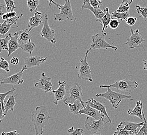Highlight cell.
<instances>
[{
    "label": "cell",
    "instance_id": "obj_4",
    "mask_svg": "<svg viewBox=\"0 0 147 135\" xmlns=\"http://www.w3.org/2000/svg\"><path fill=\"white\" fill-rule=\"evenodd\" d=\"M139 84L136 81H130L127 79L123 80L117 81L112 84L101 85L100 86V88H111L113 87L116 88L117 90H120L126 93V95L129 94L133 90L138 87Z\"/></svg>",
    "mask_w": 147,
    "mask_h": 135
},
{
    "label": "cell",
    "instance_id": "obj_40",
    "mask_svg": "<svg viewBox=\"0 0 147 135\" xmlns=\"http://www.w3.org/2000/svg\"><path fill=\"white\" fill-rule=\"evenodd\" d=\"M117 135H133V133L131 132L130 131L127 130H124L122 128H116V131L115 132Z\"/></svg>",
    "mask_w": 147,
    "mask_h": 135
},
{
    "label": "cell",
    "instance_id": "obj_6",
    "mask_svg": "<svg viewBox=\"0 0 147 135\" xmlns=\"http://www.w3.org/2000/svg\"><path fill=\"white\" fill-rule=\"evenodd\" d=\"M90 51L87 50L85 53V57L84 58L80 60V66H79L78 78L82 80H84L89 82H92V75L90 65L87 61V57L88 53Z\"/></svg>",
    "mask_w": 147,
    "mask_h": 135
},
{
    "label": "cell",
    "instance_id": "obj_22",
    "mask_svg": "<svg viewBox=\"0 0 147 135\" xmlns=\"http://www.w3.org/2000/svg\"><path fill=\"white\" fill-rule=\"evenodd\" d=\"M16 95L14 93L11 94L9 97V98L7 101L4 104V117H5L9 110L11 111H14V108L16 104Z\"/></svg>",
    "mask_w": 147,
    "mask_h": 135
},
{
    "label": "cell",
    "instance_id": "obj_53",
    "mask_svg": "<svg viewBox=\"0 0 147 135\" xmlns=\"http://www.w3.org/2000/svg\"><path fill=\"white\" fill-rule=\"evenodd\" d=\"M43 135V134H41V135Z\"/></svg>",
    "mask_w": 147,
    "mask_h": 135
},
{
    "label": "cell",
    "instance_id": "obj_26",
    "mask_svg": "<svg viewBox=\"0 0 147 135\" xmlns=\"http://www.w3.org/2000/svg\"><path fill=\"white\" fill-rule=\"evenodd\" d=\"M67 105L69 107V110L71 113L78 116L79 115V112L80 110L84 108L82 104L79 100H76L74 102V104H68Z\"/></svg>",
    "mask_w": 147,
    "mask_h": 135
},
{
    "label": "cell",
    "instance_id": "obj_35",
    "mask_svg": "<svg viewBox=\"0 0 147 135\" xmlns=\"http://www.w3.org/2000/svg\"><path fill=\"white\" fill-rule=\"evenodd\" d=\"M143 118L144 120V124L142 128L139 130L138 133L136 135H147V120L144 116V112L143 111Z\"/></svg>",
    "mask_w": 147,
    "mask_h": 135
},
{
    "label": "cell",
    "instance_id": "obj_14",
    "mask_svg": "<svg viewBox=\"0 0 147 135\" xmlns=\"http://www.w3.org/2000/svg\"><path fill=\"white\" fill-rule=\"evenodd\" d=\"M58 83L59 84V87L57 89V90H53L52 91V93H53L54 95L53 103L56 106L58 104L60 100H62L63 99L66 94V91L65 88V85L66 84V81H59Z\"/></svg>",
    "mask_w": 147,
    "mask_h": 135
},
{
    "label": "cell",
    "instance_id": "obj_16",
    "mask_svg": "<svg viewBox=\"0 0 147 135\" xmlns=\"http://www.w3.org/2000/svg\"><path fill=\"white\" fill-rule=\"evenodd\" d=\"M82 9H87L90 10L92 13H93V15L96 17V21L101 24L102 19L105 14V11H103L101 9H94L90 5L89 2V0H84V2L82 4Z\"/></svg>",
    "mask_w": 147,
    "mask_h": 135
},
{
    "label": "cell",
    "instance_id": "obj_45",
    "mask_svg": "<svg viewBox=\"0 0 147 135\" xmlns=\"http://www.w3.org/2000/svg\"><path fill=\"white\" fill-rule=\"evenodd\" d=\"M1 135H20L18 132L17 130H14L11 132H3L2 133Z\"/></svg>",
    "mask_w": 147,
    "mask_h": 135
},
{
    "label": "cell",
    "instance_id": "obj_5",
    "mask_svg": "<svg viewBox=\"0 0 147 135\" xmlns=\"http://www.w3.org/2000/svg\"><path fill=\"white\" fill-rule=\"evenodd\" d=\"M107 33H101L94 34L92 36V42L91 44L90 48L88 51H90L91 50L97 49H107L108 48H112L114 51L117 50V47L111 45L107 42L105 40V37Z\"/></svg>",
    "mask_w": 147,
    "mask_h": 135
},
{
    "label": "cell",
    "instance_id": "obj_18",
    "mask_svg": "<svg viewBox=\"0 0 147 135\" xmlns=\"http://www.w3.org/2000/svg\"><path fill=\"white\" fill-rule=\"evenodd\" d=\"M20 35V31L15 32L14 36L11 35V33L9 34L10 37V39L9 41V51L7 54V57L10 56L12 53L17 51L20 47V43L18 42V37Z\"/></svg>",
    "mask_w": 147,
    "mask_h": 135
},
{
    "label": "cell",
    "instance_id": "obj_33",
    "mask_svg": "<svg viewBox=\"0 0 147 135\" xmlns=\"http://www.w3.org/2000/svg\"><path fill=\"white\" fill-rule=\"evenodd\" d=\"M129 4L128 3H122L120 4L118 9L116 10L117 13H128L130 10Z\"/></svg>",
    "mask_w": 147,
    "mask_h": 135
},
{
    "label": "cell",
    "instance_id": "obj_19",
    "mask_svg": "<svg viewBox=\"0 0 147 135\" xmlns=\"http://www.w3.org/2000/svg\"><path fill=\"white\" fill-rule=\"evenodd\" d=\"M89 105L91 107L96 109V110L99 111L100 113L103 114L105 116H106L109 120V123H112V120L111 119L110 117L108 115L107 111L106 109V107L104 104H102V103H101L99 101H96V100H95L93 98L91 99H89L87 100Z\"/></svg>",
    "mask_w": 147,
    "mask_h": 135
},
{
    "label": "cell",
    "instance_id": "obj_51",
    "mask_svg": "<svg viewBox=\"0 0 147 135\" xmlns=\"http://www.w3.org/2000/svg\"><path fill=\"white\" fill-rule=\"evenodd\" d=\"M113 135H117V134H116V133H115V132H114V134H113Z\"/></svg>",
    "mask_w": 147,
    "mask_h": 135
},
{
    "label": "cell",
    "instance_id": "obj_52",
    "mask_svg": "<svg viewBox=\"0 0 147 135\" xmlns=\"http://www.w3.org/2000/svg\"><path fill=\"white\" fill-rule=\"evenodd\" d=\"M98 1H99V2H101V1H102V0H98Z\"/></svg>",
    "mask_w": 147,
    "mask_h": 135
},
{
    "label": "cell",
    "instance_id": "obj_20",
    "mask_svg": "<svg viewBox=\"0 0 147 135\" xmlns=\"http://www.w3.org/2000/svg\"><path fill=\"white\" fill-rule=\"evenodd\" d=\"M43 16L42 13L40 11H36L34 13V16L29 18V23L28 24L29 31L32 29L38 27L40 24L42 23Z\"/></svg>",
    "mask_w": 147,
    "mask_h": 135
},
{
    "label": "cell",
    "instance_id": "obj_44",
    "mask_svg": "<svg viewBox=\"0 0 147 135\" xmlns=\"http://www.w3.org/2000/svg\"><path fill=\"white\" fill-rule=\"evenodd\" d=\"M11 63L13 65H18L19 63V59L16 57H13L11 59Z\"/></svg>",
    "mask_w": 147,
    "mask_h": 135
},
{
    "label": "cell",
    "instance_id": "obj_46",
    "mask_svg": "<svg viewBox=\"0 0 147 135\" xmlns=\"http://www.w3.org/2000/svg\"><path fill=\"white\" fill-rule=\"evenodd\" d=\"M5 7H6V5L3 4L2 3L0 4V15H1V16H2L4 14V13H3V11H2V9L3 8H4Z\"/></svg>",
    "mask_w": 147,
    "mask_h": 135
},
{
    "label": "cell",
    "instance_id": "obj_13",
    "mask_svg": "<svg viewBox=\"0 0 147 135\" xmlns=\"http://www.w3.org/2000/svg\"><path fill=\"white\" fill-rule=\"evenodd\" d=\"M144 124V121L141 123H134L129 121H123L117 126V128L130 131L134 135L137 134L139 130Z\"/></svg>",
    "mask_w": 147,
    "mask_h": 135
},
{
    "label": "cell",
    "instance_id": "obj_7",
    "mask_svg": "<svg viewBox=\"0 0 147 135\" xmlns=\"http://www.w3.org/2000/svg\"><path fill=\"white\" fill-rule=\"evenodd\" d=\"M82 85L78 84L76 83H74L73 86L70 88L69 91V96L68 98H66L64 100V104H74V102L76 100H79L82 104V106L85 108V102L82 100V98L83 97L82 94Z\"/></svg>",
    "mask_w": 147,
    "mask_h": 135
},
{
    "label": "cell",
    "instance_id": "obj_25",
    "mask_svg": "<svg viewBox=\"0 0 147 135\" xmlns=\"http://www.w3.org/2000/svg\"><path fill=\"white\" fill-rule=\"evenodd\" d=\"M105 10V14L101 20V25H102L103 26L102 30V33L105 32V29L108 28L111 20L112 19V14L109 12V9L108 7H106Z\"/></svg>",
    "mask_w": 147,
    "mask_h": 135
},
{
    "label": "cell",
    "instance_id": "obj_43",
    "mask_svg": "<svg viewBox=\"0 0 147 135\" xmlns=\"http://www.w3.org/2000/svg\"><path fill=\"white\" fill-rule=\"evenodd\" d=\"M90 5L95 9H100V5L102 2H99L98 0H89Z\"/></svg>",
    "mask_w": 147,
    "mask_h": 135
},
{
    "label": "cell",
    "instance_id": "obj_27",
    "mask_svg": "<svg viewBox=\"0 0 147 135\" xmlns=\"http://www.w3.org/2000/svg\"><path fill=\"white\" fill-rule=\"evenodd\" d=\"M20 47L22 49L23 51L28 53L29 55H31L35 49L36 45L34 43L31 42V40H30L28 42L20 45Z\"/></svg>",
    "mask_w": 147,
    "mask_h": 135
},
{
    "label": "cell",
    "instance_id": "obj_30",
    "mask_svg": "<svg viewBox=\"0 0 147 135\" xmlns=\"http://www.w3.org/2000/svg\"><path fill=\"white\" fill-rule=\"evenodd\" d=\"M112 19H120L121 21L123 20H126L128 17L130 16L129 13H117L116 11L113 12L112 14Z\"/></svg>",
    "mask_w": 147,
    "mask_h": 135
},
{
    "label": "cell",
    "instance_id": "obj_49",
    "mask_svg": "<svg viewBox=\"0 0 147 135\" xmlns=\"http://www.w3.org/2000/svg\"><path fill=\"white\" fill-rule=\"evenodd\" d=\"M134 0H122V3H128L129 4H131L133 2Z\"/></svg>",
    "mask_w": 147,
    "mask_h": 135
},
{
    "label": "cell",
    "instance_id": "obj_2",
    "mask_svg": "<svg viewBox=\"0 0 147 135\" xmlns=\"http://www.w3.org/2000/svg\"><path fill=\"white\" fill-rule=\"evenodd\" d=\"M96 96V97L103 98L108 100L112 104V107L115 109L118 108L119 104L123 99H129L133 100V99H131V96L114 92L110 88H107V90L105 93L97 94Z\"/></svg>",
    "mask_w": 147,
    "mask_h": 135
},
{
    "label": "cell",
    "instance_id": "obj_12",
    "mask_svg": "<svg viewBox=\"0 0 147 135\" xmlns=\"http://www.w3.org/2000/svg\"><path fill=\"white\" fill-rule=\"evenodd\" d=\"M52 78L47 76L45 72L41 74V78L37 82L34 86L43 90L45 93H48L52 91V83L51 82Z\"/></svg>",
    "mask_w": 147,
    "mask_h": 135
},
{
    "label": "cell",
    "instance_id": "obj_42",
    "mask_svg": "<svg viewBox=\"0 0 147 135\" xmlns=\"http://www.w3.org/2000/svg\"><path fill=\"white\" fill-rule=\"evenodd\" d=\"M137 20V17L129 16L125 20V21H126V24L128 25H129V26H133L136 23Z\"/></svg>",
    "mask_w": 147,
    "mask_h": 135
},
{
    "label": "cell",
    "instance_id": "obj_48",
    "mask_svg": "<svg viewBox=\"0 0 147 135\" xmlns=\"http://www.w3.org/2000/svg\"><path fill=\"white\" fill-rule=\"evenodd\" d=\"M48 1L49 2V6L51 7V5H52V4L53 3V4H55V5L57 6V3H55V2L54 1V0H48Z\"/></svg>",
    "mask_w": 147,
    "mask_h": 135
},
{
    "label": "cell",
    "instance_id": "obj_31",
    "mask_svg": "<svg viewBox=\"0 0 147 135\" xmlns=\"http://www.w3.org/2000/svg\"><path fill=\"white\" fill-rule=\"evenodd\" d=\"M137 13L140 15V17H143L144 21H147V7H141L139 5H136Z\"/></svg>",
    "mask_w": 147,
    "mask_h": 135
},
{
    "label": "cell",
    "instance_id": "obj_8",
    "mask_svg": "<svg viewBox=\"0 0 147 135\" xmlns=\"http://www.w3.org/2000/svg\"><path fill=\"white\" fill-rule=\"evenodd\" d=\"M48 20V14L44 15L42 18L43 28L40 32V35L49 42L54 44L57 43V39L55 38V31L54 29L50 28L49 25Z\"/></svg>",
    "mask_w": 147,
    "mask_h": 135
},
{
    "label": "cell",
    "instance_id": "obj_47",
    "mask_svg": "<svg viewBox=\"0 0 147 135\" xmlns=\"http://www.w3.org/2000/svg\"><path fill=\"white\" fill-rule=\"evenodd\" d=\"M143 62H144V70H147V59H143Z\"/></svg>",
    "mask_w": 147,
    "mask_h": 135
},
{
    "label": "cell",
    "instance_id": "obj_21",
    "mask_svg": "<svg viewBox=\"0 0 147 135\" xmlns=\"http://www.w3.org/2000/svg\"><path fill=\"white\" fill-rule=\"evenodd\" d=\"M136 106L133 109H129L128 110V114L133 116H137L140 120H143V108L142 103L140 100L137 101Z\"/></svg>",
    "mask_w": 147,
    "mask_h": 135
},
{
    "label": "cell",
    "instance_id": "obj_32",
    "mask_svg": "<svg viewBox=\"0 0 147 135\" xmlns=\"http://www.w3.org/2000/svg\"><path fill=\"white\" fill-rule=\"evenodd\" d=\"M13 25L7 24L4 21L3 23L0 25V33L2 35H5L7 33L9 32V30L11 28H14L15 27H12L11 26Z\"/></svg>",
    "mask_w": 147,
    "mask_h": 135
},
{
    "label": "cell",
    "instance_id": "obj_50",
    "mask_svg": "<svg viewBox=\"0 0 147 135\" xmlns=\"http://www.w3.org/2000/svg\"><path fill=\"white\" fill-rule=\"evenodd\" d=\"M90 135H103L102 134H100V133H92V134H91Z\"/></svg>",
    "mask_w": 147,
    "mask_h": 135
},
{
    "label": "cell",
    "instance_id": "obj_36",
    "mask_svg": "<svg viewBox=\"0 0 147 135\" xmlns=\"http://www.w3.org/2000/svg\"><path fill=\"white\" fill-rule=\"evenodd\" d=\"M0 68L4 71H5L6 72H9V62L4 59L3 57L1 58V61H0Z\"/></svg>",
    "mask_w": 147,
    "mask_h": 135
},
{
    "label": "cell",
    "instance_id": "obj_28",
    "mask_svg": "<svg viewBox=\"0 0 147 135\" xmlns=\"http://www.w3.org/2000/svg\"><path fill=\"white\" fill-rule=\"evenodd\" d=\"M10 39L9 35L5 36L4 38L0 39V52H2L4 50L9 51V43Z\"/></svg>",
    "mask_w": 147,
    "mask_h": 135
},
{
    "label": "cell",
    "instance_id": "obj_3",
    "mask_svg": "<svg viewBox=\"0 0 147 135\" xmlns=\"http://www.w3.org/2000/svg\"><path fill=\"white\" fill-rule=\"evenodd\" d=\"M65 4L64 5L57 4V7L60 9V13L54 14V20L56 21L66 20L76 21L77 19L74 16L71 0H65Z\"/></svg>",
    "mask_w": 147,
    "mask_h": 135
},
{
    "label": "cell",
    "instance_id": "obj_37",
    "mask_svg": "<svg viewBox=\"0 0 147 135\" xmlns=\"http://www.w3.org/2000/svg\"><path fill=\"white\" fill-rule=\"evenodd\" d=\"M68 132L70 135H84V130L82 128H77L74 130V127H71L68 130Z\"/></svg>",
    "mask_w": 147,
    "mask_h": 135
},
{
    "label": "cell",
    "instance_id": "obj_1",
    "mask_svg": "<svg viewBox=\"0 0 147 135\" xmlns=\"http://www.w3.org/2000/svg\"><path fill=\"white\" fill-rule=\"evenodd\" d=\"M51 118L47 107L42 106L36 107L31 113L32 122L36 130V135H41L43 133V128L48 124Z\"/></svg>",
    "mask_w": 147,
    "mask_h": 135
},
{
    "label": "cell",
    "instance_id": "obj_34",
    "mask_svg": "<svg viewBox=\"0 0 147 135\" xmlns=\"http://www.w3.org/2000/svg\"><path fill=\"white\" fill-rule=\"evenodd\" d=\"M5 3L6 9L7 12L14 11L16 9L14 1L13 0H4Z\"/></svg>",
    "mask_w": 147,
    "mask_h": 135
},
{
    "label": "cell",
    "instance_id": "obj_24",
    "mask_svg": "<svg viewBox=\"0 0 147 135\" xmlns=\"http://www.w3.org/2000/svg\"><path fill=\"white\" fill-rule=\"evenodd\" d=\"M31 35L29 30V29H26L20 31V35L18 37V42L20 45L25 44L31 40Z\"/></svg>",
    "mask_w": 147,
    "mask_h": 135
},
{
    "label": "cell",
    "instance_id": "obj_39",
    "mask_svg": "<svg viewBox=\"0 0 147 135\" xmlns=\"http://www.w3.org/2000/svg\"><path fill=\"white\" fill-rule=\"evenodd\" d=\"M23 14H22L21 15H20L19 16H17L16 17H13L11 19H9L6 20H5L6 23H7V24H10V25H16L17 21L19 20L23 17Z\"/></svg>",
    "mask_w": 147,
    "mask_h": 135
},
{
    "label": "cell",
    "instance_id": "obj_29",
    "mask_svg": "<svg viewBox=\"0 0 147 135\" xmlns=\"http://www.w3.org/2000/svg\"><path fill=\"white\" fill-rule=\"evenodd\" d=\"M40 0H27V4L31 12L38 11V6L39 4Z\"/></svg>",
    "mask_w": 147,
    "mask_h": 135
},
{
    "label": "cell",
    "instance_id": "obj_23",
    "mask_svg": "<svg viewBox=\"0 0 147 135\" xmlns=\"http://www.w3.org/2000/svg\"><path fill=\"white\" fill-rule=\"evenodd\" d=\"M16 90V88L12 86L11 90L8 91L7 92L5 93L0 94V102H1V123L3 122V118H4V101L6 97L9 95H11V94L14 92Z\"/></svg>",
    "mask_w": 147,
    "mask_h": 135
},
{
    "label": "cell",
    "instance_id": "obj_10",
    "mask_svg": "<svg viewBox=\"0 0 147 135\" xmlns=\"http://www.w3.org/2000/svg\"><path fill=\"white\" fill-rule=\"evenodd\" d=\"M131 35L129 38L127 39V42L125 43V45H127L130 49L136 48L144 42V39L142 37L138 29L133 30L130 29Z\"/></svg>",
    "mask_w": 147,
    "mask_h": 135
},
{
    "label": "cell",
    "instance_id": "obj_38",
    "mask_svg": "<svg viewBox=\"0 0 147 135\" xmlns=\"http://www.w3.org/2000/svg\"><path fill=\"white\" fill-rule=\"evenodd\" d=\"M17 16V13L15 11H11V12H7L6 13H4V14L1 16L2 19L3 20H6L12 18L13 17Z\"/></svg>",
    "mask_w": 147,
    "mask_h": 135
},
{
    "label": "cell",
    "instance_id": "obj_41",
    "mask_svg": "<svg viewBox=\"0 0 147 135\" xmlns=\"http://www.w3.org/2000/svg\"><path fill=\"white\" fill-rule=\"evenodd\" d=\"M120 21L117 19H112L109 24V27L112 29H116L119 27Z\"/></svg>",
    "mask_w": 147,
    "mask_h": 135
},
{
    "label": "cell",
    "instance_id": "obj_15",
    "mask_svg": "<svg viewBox=\"0 0 147 135\" xmlns=\"http://www.w3.org/2000/svg\"><path fill=\"white\" fill-rule=\"evenodd\" d=\"M47 57L34 56L28 57L25 58V66L27 69H28L34 67H39L41 63H43L46 61Z\"/></svg>",
    "mask_w": 147,
    "mask_h": 135
},
{
    "label": "cell",
    "instance_id": "obj_11",
    "mask_svg": "<svg viewBox=\"0 0 147 135\" xmlns=\"http://www.w3.org/2000/svg\"><path fill=\"white\" fill-rule=\"evenodd\" d=\"M26 70H27V69L25 66L24 65L22 70L18 72L8 78L1 79V84H11L13 85L22 84L24 82V80L23 79L24 71Z\"/></svg>",
    "mask_w": 147,
    "mask_h": 135
},
{
    "label": "cell",
    "instance_id": "obj_9",
    "mask_svg": "<svg viewBox=\"0 0 147 135\" xmlns=\"http://www.w3.org/2000/svg\"><path fill=\"white\" fill-rule=\"evenodd\" d=\"M105 116L101 113L100 118L99 120L89 121L90 117L88 116L85 121V128L88 131L92 133H98L105 128V122L104 120Z\"/></svg>",
    "mask_w": 147,
    "mask_h": 135
},
{
    "label": "cell",
    "instance_id": "obj_17",
    "mask_svg": "<svg viewBox=\"0 0 147 135\" xmlns=\"http://www.w3.org/2000/svg\"><path fill=\"white\" fill-rule=\"evenodd\" d=\"M85 108L80 110L79 114H84L89 117L92 118L94 119V120H99L100 118L101 113H100L99 111L96 110V109L91 107L88 101L85 102Z\"/></svg>",
    "mask_w": 147,
    "mask_h": 135
}]
</instances>
